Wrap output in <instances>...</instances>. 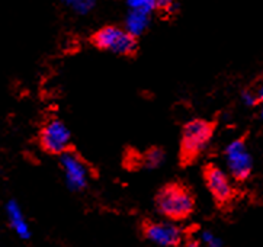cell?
I'll list each match as a JSON object with an SVG mask.
<instances>
[{
  "mask_svg": "<svg viewBox=\"0 0 263 247\" xmlns=\"http://www.w3.org/2000/svg\"><path fill=\"white\" fill-rule=\"evenodd\" d=\"M157 211L170 221H185L195 211V196L192 191L180 182H169L157 191L156 198Z\"/></svg>",
  "mask_w": 263,
  "mask_h": 247,
  "instance_id": "1",
  "label": "cell"
},
{
  "mask_svg": "<svg viewBox=\"0 0 263 247\" xmlns=\"http://www.w3.org/2000/svg\"><path fill=\"white\" fill-rule=\"evenodd\" d=\"M214 132L215 124L212 121L196 118L185 124L179 145V162L183 167L198 160L210 144Z\"/></svg>",
  "mask_w": 263,
  "mask_h": 247,
  "instance_id": "2",
  "label": "cell"
},
{
  "mask_svg": "<svg viewBox=\"0 0 263 247\" xmlns=\"http://www.w3.org/2000/svg\"><path fill=\"white\" fill-rule=\"evenodd\" d=\"M92 44L102 51L112 52L117 55L131 57L136 55L138 43L136 36L128 32L125 28L108 25L101 28L92 35Z\"/></svg>",
  "mask_w": 263,
  "mask_h": 247,
  "instance_id": "3",
  "label": "cell"
},
{
  "mask_svg": "<svg viewBox=\"0 0 263 247\" xmlns=\"http://www.w3.org/2000/svg\"><path fill=\"white\" fill-rule=\"evenodd\" d=\"M38 141H40V147L47 154L61 156L70 150L71 134L63 121L59 118H51L40 129Z\"/></svg>",
  "mask_w": 263,
  "mask_h": 247,
  "instance_id": "4",
  "label": "cell"
},
{
  "mask_svg": "<svg viewBox=\"0 0 263 247\" xmlns=\"http://www.w3.org/2000/svg\"><path fill=\"white\" fill-rule=\"evenodd\" d=\"M204 180L208 192L211 194L214 202L220 208L229 206L236 198V187L226 172L215 164H206L204 167Z\"/></svg>",
  "mask_w": 263,
  "mask_h": 247,
  "instance_id": "5",
  "label": "cell"
},
{
  "mask_svg": "<svg viewBox=\"0 0 263 247\" xmlns=\"http://www.w3.org/2000/svg\"><path fill=\"white\" fill-rule=\"evenodd\" d=\"M140 231L145 240L160 247H179L185 237L183 230L173 222L143 220Z\"/></svg>",
  "mask_w": 263,
  "mask_h": 247,
  "instance_id": "6",
  "label": "cell"
},
{
  "mask_svg": "<svg viewBox=\"0 0 263 247\" xmlns=\"http://www.w3.org/2000/svg\"><path fill=\"white\" fill-rule=\"evenodd\" d=\"M226 160L229 166L230 176L236 182H246L252 170H253V160L252 154L247 150V143L245 137L231 141L226 148Z\"/></svg>",
  "mask_w": 263,
  "mask_h": 247,
  "instance_id": "7",
  "label": "cell"
},
{
  "mask_svg": "<svg viewBox=\"0 0 263 247\" xmlns=\"http://www.w3.org/2000/svg\"><path fill=\"white\" fill-rule=\"evenodd\" d=\"M60 163L66 175L68 186L74 191L83 189L87 183V167L86 163L82 160V157L77 156L74 151L68 150L60 156Z\"/></svg>",
  "mask_w": 263,
  "mask_h": 247,
  "instance_id": "8",
  "label": "cell"
},
{
  "mask_svg": "<svg viewBox=\"0 0 263 247\" xmlns=\"http://www.w3.org/2000/svg\"><path fill=\"white\" fill-rule=\"evenodd\" d=\"M150 25V15L144 12H137V10H129L127 17H125V29L133 36H140L144 34L145 29Z\"/></svg>",
  "mask_w": 263,
  "mask_h": 247,
  "instance_id": "9",
  "label": "cell"
},
{
  "mask_svg": "<svg viewBox=\"0 0 263 247\" xmlns=\"http://www.w3.org/2000/svg\"><path fill=\"white\" fill-rule=\"evenodd\" d=\"M60 2L79 15L89 13L96 5V0H60Z\"/></svg>",
  "mask_w": 263,
  "mask_h": 247,
  "instance_id": "10",
  "label": "cell"
},
{
  "mask_svg": "<svg viewBox=\"0 0 263 247\" xmlns=\"http://www.w3.org/2000/svg\"><path fill=\"white\" fill-rule=\"evenodd\" d=\"M9 217H10V221H12V225L15 227V230L21 234V236H26L28 234V227H26L25 221L21 215V211L15 204H10L8 206Z\"/></svg>",
  "mask_w": 263,
  "mask_h": 247,
  "instance_id": "11",
  "label": "cell"
},
{
  "mask_svg": "<svg viewBox=\"0 0 263 247\" xmlns=\"http://www.w3.org/2000/svg\"><path fill=\"white\" fill-rule=\"evenodd\" d=\"M163 160H164V153H163L161 148H157V147L147 150V153L144 154V159H143L145 167H148V169L159 167L161 163H163Z\"/></svg>",
  "mask_w": 263,
  "mask_h": 247,
  "instance_id": "12",
  "label": "cell"
},
{
  "mask_svg": "<svg viewBox=\"0 0 263 247\" xmlns=\"http://www.w3.org/2000/svg\"><path fill=\"white\" fill-rule=\"evenodd\" d=\"M127 5L129 10L144 12L148 15H152V12L157 9L156 0H127Z\"/></svg>",
  "mask_w": 263,
  "mask_h": 247,
  "instance_id": "13",
  "label": "cell"
},
{
  "mask_svg": "<svg viewBox=\"0 0 263 247\" xmlns=\"http://www.w3.org/2000/svg\"><path fill=\"white\" fill-rule=\"evenodd\" d=\"M241 98H243L246 105H252V106L257 105L262 99V89L260 87L259 89H246L241 94Z\"/></svg>",
  "mask_w": 263,
  "mask_h": 247,
  "instance_id": "14",
  "label": "cell"
},
{
  "mask_svg": "<svg viewBox=\"0 0 263 247\" xmlns=\"http://www.w3.org/2000/svg\"><path fill=\"white\" fill-rule=\"evenodd\" d=\"M157 9L166 10V12H173V9L176 8V0H156Z\"/></svg>",
  "mask_w": 263,
  "mask_h": 247,
  "instance_id": "15",
  "label": "cell"
}]
</instances>
